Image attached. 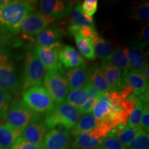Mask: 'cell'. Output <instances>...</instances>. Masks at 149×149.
Returning a JSON list of instances; mask_svg holds the SVG:
<instances>
[{
    "label": "cell",
    "instance_id": "25",
    "mask_svg": "<svg viewBox=\"0 0 149 149\" xmlns=\"http://www.w3.org/2000/svg\"><path fill=\"white\" fill-rule=\"evenodd\" d=\"M88 81L102 93L111 91V88L104 78L101 67L98 65H93L88 69Z\"/></svg>",
    "mask_w": 149,
    "mask_h": 149
},
{
    "label": "cell",
    "instance_id": "13",
    "mask_svg": "<svg viewBox=\"0 0 149 149\" xmlns=\"http://www.w3.org/2000/svg\"><path fill=\"white\" fill-rule=\"evenodd\" d=\"M60 48H48L37 46L34 50L40 62L48 72L61 70V65L59 59V50Z\"/></svg>",
    "mask_w": 149,
    "mask_h": 149
},
{
    "label": "cell",
    "instance_id": "2",
    "mask_svg": "<svg viewBox=\"0 0 149 149\" xmlns=\"http://www.w3.org/2000/svg\"><path fill=\"white\" fill-rule=\"evenodd\" d=\"M80 115L81 113L77 109L63 102L55 104L51 111L47 112L44 120L48 128L60 126L69 130L77 124Z\"/></svg>",
    "mask_w": 149,
    "mask_h": 149
},
{
    "label": "cell",
    "instance_id": "32",
    "mask_svg": "<svg viewBox=\"0 0 149 149\" xmlns=\"http://www.w3.org/2000/svg\"><path fill=\"white\" fill-rule=\"evenodd\" d=\"M93 149H126V147L124 146L115 136L109 134L97 146Z\"/></svg>",
    "mask_w": 149,
    "mask_h": 149
},
{
    "label": "cell",
    "instance_id": "1",
    "mask_svg": "<svg viewBox=\"0 0 149 149\" xmlns=\"http://www.w3.org/2000/svg\"><path fill=\"white\" fill-rule=\"evenodd\" d=\"M34 10L32 1H8L0 8V32L7 35L17 34L24 19Z\"/></svg>",
    "mask_w": 149,
    "mask_h": 149
},
{
    "label": "cell",
    "instance_id": "11",
    "mask_svg": "<svg viewBox=\"0 0 149 149\" xmlns=\"http://www.w3.org/2000/svg\"><path fill=\"white\" fill-rule=\"evenodd\" d=\"M39 7L42 13L57 19L69 15L73 8V3L63 0H42Z\"/></svg>",
    "mask_w": 149,
    "mask_h": 149
},
{
    "label": "cell",
    "instance_id": "7",
    "mask_svg": "<svg viewBox=\"0 0 149 149\" xmlns=\"http://www.w3.org/2000/svg\"><path fill=\"white\" fill-rule=\"evenodd\" d=\"M44 88L48 91L55 104L64 102L68 94V83L61 70L46 72L44 78Z\"/></svg>",
    "mask_w": 149,
    "mask_h": 149
},
{
    "label": "cell",
    "instance_id": "17",
    "mask_svg": "<svg viewBox=\"0 0 149 149\" xmlns=\"http://www.w3.org/2000/svg\"><path fill=\"white\" fill-rule=\"evenodd\" d=\"M63 31L60 29H46L36 35L37 46L48 48H61Z\"/></svg>",
    "mask_w": 149,
    "mask_h": 149
},
{
    "label": "cell",
    "instance_id": "15",
    "mask_svg": "<svg viewBox=\"0 0 149 149\" xmlns=\"http://www.w3.org/2000/svg\"><path fill=\"white\" fill-rule=\"evenodd\" d=\"M122 86L130 87L133 90V95H140L148 91V80L146 79L142 72L127 71L123 72Z\"/></svg>",
    "mask_w": 149,
    "mask_h": 149
},
{
    "label": "cell",
    "instance_id": "33",
    "mask_svg": "<svg viewBox=\"0 0 149 149\" xmlns=\"http://www.w3.org/2000/svg\"><path fill=\"white\" fill-rule=\"evenodd\" d=\"M12 100V95L8 91L0 89V117L6 120V114Z\"/></svg>",
    "mask_w": 149,
    "mask_h": 149
},
{
    "label": "cell",
    "instance_id": "31",
    "mask_svg": "<svg viewBox=\"0 0 149 149\" xmlns=\"http://www.w3.org/2000/svg\"><path fill=\"white\" fill-rule=\"evenodd\" d=\"M129 149H148L149 135L148 133L141 131L133 140L126 146Z\"/></svg>",
    "mask_w": 149,
    "mask_h": 149
},
{
    "label": "cell",
    "instance_id": "16",
    "mask_svg": "<svg viewBox=\"0 0 149 149\" xmlns=\"http://www.w3.org/2000/svg\"><path fill=\"white\" fill-rule=\"evenodd\" d=\"M66 79L70 90L82 88L88 81V69L86 63L68 70Z\"/></svg>",
    "mask_w": 149,
    "mask_h": 149
},
{
    "label": "cell",
    "instance_id": "21",
    "mask_svg": "<svg viewBox=\"0 0 149 149\" xmlns=\"http://www.w3.org/2000/svg\"><path fill=\"white\" fill-rule=\"evenodd\" d=\"M68 26H72L76 27L88 26L91 28H95L94 20L92 17L88 16L84 13L80 8V2L76 3L74 6L73 10L70 13L69 19H68Z\"/></svg>",
    "mask_w": 149,
    "mask_h": 149
},
{
    "label": "cell",
    "instance_id": "10",
    "mask_svg": "<svg viewBox=\"0 0 149 149\" xmlns=\"http://www.w3.org/2000/svg\"><path fill=\"white\" fill-rule=\"evenodd\" d=\"M47 132L48 127L44 120H42L38 114L22 130L21 137L28 142L42 148L43 140Z\"/></svg>",
    "mask_w": 149,
    "mask_h": 149
},
{
    "label": "cell",
    "instance_id": "34",
    "mask_svg": "<svg viewBox=\"0 0 149 149\" xmlns=\"http://www.w3.org/2000/svg\"><path fill=\"white\" fill-rule=\"evenodd\" d=\"M97 0H85L80 4V8L84 13L93 17L97 10Z\"/></svg>",
    "mask_w": 149,
    "mask_h": 149
},
{
    "label": "cell",
    "instance_id": "43",
    "mask_svg": "<svg viewBox=\"0 0 149 149\" xmlns=\"http://www.w3.org/2000/svg\"><path fill=\"white\" fill-rule=\"evenodd\" d=\"M128 149H129V148H128Z\"/></svg>",
    "mask_w": 149,
    "mask_h": 149
},
{
    "label": "cell",
    "instance_id": "38",
    "mask_svg": "<svg viewBox=\"0 0 149 149\" xmlns=\"http://www.w3.org/2000/svg\"><path fill=\"white\" fill-rule=\"evenodd\" d=\"M97 100H97V99L88 97V100L84 104V105L79 110L80 113L81 114H88V113H91V112L93 111V107H95Z\"/></svg>",
    "mask_w": 149,
    "mask_h": 149
},
{
    "label": "cell",
    "instance_id": "29",
    "mask_svg": "<svg viewBox=\"0 0 149 149\" xmlns=\"http://www.w3.org/2000/svg\"><path fill=\"white\" fill-rule=\"evenodd\" d=\"M133 95V98L135 102V106L134 107L133 111L130 113L128 118L127 126L132 128L139 127V122L142 115L143 108H144V104L146 102L142 101L138 95Z\"/></svg>",
    "mask_w": 149,
    "mask_h": 149
},
{
    "label": "cell",
    "instance_id": "6",
    "mask_svg": "<svg viewBox=\"0 0 149 149\" xmlns=\"http://www.w3.org/2000/svg\"><path fill=\"white\" fill-rule=\"evenodd\" d=\"M37 115L29 109L22 100L17 99L10 103L6 121L13 127L22 131Z\"/></svg>",
    "mask_w": 149,
    "mask_h": 149
},
{
    "label": "cell",
    "instance_id": "37",
    "mask_svg": "<svg viewBox=\"0 0 149 149\" xmlns=\"http://www.w3.org/2000/svg\"><path fill=\"white\" fill-rule=\"evenodd\" d=\"M84 89L86 92L88 97L90 98H94L98 100V99L101 97L102 95L103 94V93H100V91L95 87V86L89 81L87 82L86 84L85 85Z\"/></svg>",
    "mask_w": 149,
    "mask_h": 149
},
{
    "label": "cell",
    "instance_id": "36",
    "mask_svg": "<svg viewBox=\"0 0 149 149\" xmlns=\"http://www.w3.org/2000/svg\"><path fill=\"white\" fill-rule=\"evenodd\" d=\"M10 149H43L40 146H37L36 145H34L31 143L25 141L24 139H22L21 137L15 141L13 145L11 146Z\"/></svg>",
    "mask_w": 149,
    "mask_h": 149
},
{
    "label": "cell",
    "instance_id": "42",
    "mask_svg": "<svg viewBox=\"0 0 149 149\" xmlns=\"http://www.w3.org/2000/svg\"><path fill=\"white\" fill-rule=\"evenodd\" d=\"M0 149H10V148H2V147H0Z\"/></svg>",
    "mask_w": 149,
    "mask_h": 149
},
{
    "label": "cell",
    "instance_id": "19",
    "mask_svg": "<svg viewBox=\"0 0 149 149\" xmlns=\"http://www.w3.org/2000/svg\"><path fill=\"white\" fill-rule=\"evenodd\" d=\"M104 78L111 88V91H119L122 86L123 72L109 62H102L101 66Z\"/></svg>",
    "mask_w": 149,
    "mask_h": 149
},
{
    "label": "cell",
    "instance_id": "23",
    "mask_svg": "<svg viewBox=\"0 0 149 149\" xmlns=\"http://www.w3.org/2000/svg\"><path fill=\"white\" fill-rule=\"evenodd\" d=\"M141 131L142 130L139 127L132 128L128 126H119L112 130L109 134L115 136L124 146L126 147Z\"/></svg>",
    "mask_w": 149,
    "mask_h": 149
},
{
    "label": "cell",
    "instance_id": "5",
    "mask_svg": "<svg viewBox=\"0 0 149 149\" xmlns=\"http://www.w3.org/2000/svg\"><path fill=\"white\" fill-rule=\"evenodd\" d=\"M21 86L14 62L5 51L0 53V89L17 95Z\"/></svg>",
    "mask_w": 149,
    "mask_h": 149
},
{
    "label": "cell",
    "instance_id": "12",
    "mask_svg": "<svg viewBox=\"0 0 149 149\" xmlns=\"http://www.w3.org/2000/svg\"><path fill=\"white\" fill-rule=\"evenodd\" d=\"M70 141V132L68 130L51 128L44 137L42 148L43 149H68Z\"/></svg>",
    "mask_w": 149,
    "mask_h": 149
},
{
    "label": "cell",
    "instance_id": "4",
    "mask_svg": "<svg viewBox=\"0 0 149 149\" xmlns=\"http://www.w3.org/2000/svg\"><path fill=\"white\" fill-rule=\"evenodd\" d=\"M22 101L29 109L37 114H46L55 105L48 91L41 86L33 87L24 91Z\"/></svg>",
    "mask_w": 149,
    "mask_h": 149
},
{
    "label": "cell",
    "instance_id": "24",
    "mask_svg": "<svg viewBox=\"0 0 149 149\" xmlns=\"http://www.w3.org/2000/svg\"><path fill=\"white\" fill-rule=\"evenodd\" d=\"M100 124L102 123L95 118L91 113L84 114L78 120L75 126L71 129V135L76 137L81 134L96 128Z\"/></svg>",
    "mask_w": 149,
    "mask_h": 149
},
{
    "label": "cell",
    "instance_id": "3",
    "mask_svg": "<svg viewBox=\"0 0 149 149\" xmlns=\"http://www.w3.org/2000/svg\"><path fill=\"white\" fill-rule=\"evenodd\" d=\"M46 74V70L40 62L34 50L25 54L23 80L22 87L24 91L42 85Z\"/></svg>",
    "mask_w": 149,
    "mask_h": 149
},
{
    "label": "cell",
    "instance_id": "35",
    "mask_svg": "<svg viewBox=\"0 0 149 149\" xmlns=\"http://www.w3.org/2000/svg\"><path fill=\"white\" fill-rule=\"evenodd\" d=\"M139 128L142 131L148 133L149 132V107L148 102H146L144 104L142 115H141L140 122H139Z\"/></svg>",
    "mask_w": 149,
    "mask_h": 149
},
{
    "label": "cell",
    "instance_id": "27",
    "mask_svg": "<svg viewBox=\"0 0 149 149\" xmlns=\"http://www.w3.org/2000/svg\"><path fill=\"white\" fill-rule=\"evenodd\" d=\"M74 37L78 51L81 55L89 60H95L96 59V56L93 48L92 40L84 38L79 35H74Z\"/></svg>",
    "mask_w": 149,
    "mask_h": 149
},
{
    "label": "cell",
    "instance_id": "26",
    "mask_svg": "<svg viewBox=\"0 0 149 149\" xmlns=\"http://www.w3.org/2000/svg\"><path fill=\"white\" fill-rule=\"evenodd\" d=\"M128 47H118L113 51L109 62L121 70L122 72L129 71L128 57Z\"/></svg>",
    "mask_w": 149,
    "mask_h": 149
},
{
    "label": "cell",
    "instance_id": "41",
    "mask_svg": "<svg viewBox=\"0 0 149 149\" xmlns=\"http://www.w3.org/2000/svg\"><path fill=\"white\" fill-rule=\"evenodd\" d=\"M148 70H149V67H148V64L146 65V66L144 67V69L142 70V74H144V76L146 77V79L147 80L149 79V74H148Z\"/></svg>",
    "mask_w": 149,
    "mask_h": 149
},
{
    "label": "cell",
    "instance_id": "8",
    "mask_svg": "<svg viewBox=\"0 0 149 149\" xmlns=\"http://www.w3.org/2000/svg\"><path fill=\"white\" fill-rule=\"evenodd\" d=\"M57 21L55 18L52 17L40 12H33L29 13L24 19L22 24L20 31L28 40H32L42 31Z\"/></svg>",
    "mask_w": 149,
    "mask_h": 149
},
{
    "label": "cell",
    "instance_id": "30",
    "mask_svg": "<svg viewBox=\"0 0 149 149\" xmlns=\"http://www.w3.org/2000/svg\"><path fill=\"white\" fill-rule=\"evenodd\" d=\"M130 18L137 21L148 23L149 21V3L148 1L137 3L132 8Z\"/></svg>",
    "mask_w": 149,
    "mask_h": 149
},
{
    "label": "cell",
    "instance_id": "18",
    "mask_svg": "<svg viewBox=\"0 0 149 149\" xmlns=\"http://www.w3.org/2000/svg\"><path fill=\"white\" fill-rule=\"evenodd\" d=\"M59 59L66 68H74L86 63L85 59L71 46H62L59 50Z\"/></svg>",
    "mask_w": 149,
    "mask_h": 149
},
{
    "label": "cell",
    "instance_id": "22",
    "mask_svg": "<svg viewBox=\"0 0 149 149\" xmlns=\"http://www.w3.org/2000/svg\"><path fill=\"white\" fill-rule=\"evenodd\" d=\"M22 130L16 129L8 123L0 125V147L10 148L19 137Z\"/></svg>",
    "mask_w": 149,
    "mask_h": 149
},
{
    "label": "cell",
    "instance_id": "40",
    "mask_svg": "<svg viewBox=\"0 0 149 149\" xmlns=\"http://www.w3.org/2000/svg\"><path fill=\"white\" fill-rule=\"evenodd\" d=\"M148 31H149V25L147 23L144 27L141 30V32L139 33V37L141 40V44L144 45H148Z\"/></svg>",
    "mask_w": 149,
    "mask_h": 149
},
{
    "label": "cell",
    "instance_id": "20",
    "mask_svg": "<svg viewBox=\"0 0 149 149\" xmlns=\"http://www.w3.org/2000/svg\"><path fill=\"white\" fill-rule=\"evenodd\" d=\"M93 48L96 57L102 62H109L113 53V48L109 41L97 35L92 39Z\"/></svg>",
    "mask_w": 149,
    "mask_h": 149
},
{
    "label": "cell",
    "instance_id": "28",
    "mask_svg": "<svg viewBox=\"0 0 149 149\" xmlns=\"http://www.w3.org/2000/svg\"><path fill=\"white\" fill-rule=\"evenodd\" d=\"M88 99V96L84 88L71 91L68 93L64 102L79 110L84 105Z\"/></svg>",
    "mask_w": 149,
    "mask_h": 149
},
{
    "label": "cell",
    "instance_id": "14",
    "mask_svg": "<svg viewBox=\"0 0 149 149\" xmlns=\"http://www.w3.org/2000/svg\"><path fill=\"white\" fill-rule=\"evenodd\" d=\"M146 46L144 44L139 43L128 48V57L129 71L141 72L144 67L148 64V53H146L144 51Z\"/></svg>",
    "mask_w": 149,
    "mask_h": 149
},
{
    "label": "cell",
    "instance_id": "9",
    "mask_svg": "<svg viewBox=\"0 0 149 149\" xmlns=\"http://www.w3.org/2000/svg\"><path fill=\"white\" fill-rule=\"evenodd\" d=\"M112 128L107 123H102L96 128L76 137L73 143V149H91L97 146L104 138L109 135Z\"/></svg>",
    "mask_w": 149,
    "mask_h": 149
},
{
    "label": "cell",
    "instance_id": "39",
    "mask_svg": "<svg viewBox=\"0 0 149 149\" xmlns=\"http://www.w3.org/2000/svg\"><path fill=\"white\" fill-rule=\"evenodd\" d=\"M10 42V35H7L0 32V53L5 51V48L8 45Z\"/></svg>",
    "mask_w": 149,
    "mask_h": 149
}]
</instances>
